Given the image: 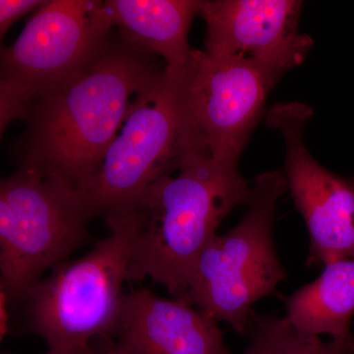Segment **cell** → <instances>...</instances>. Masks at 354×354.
<instances>
[{"mask_svg":"<svg viewBox=\"0 0 354 354\" xmlns=\"http://www.w3.org/2000/svg\"><path fill=\"white\" fill-rule=\"evenodd\" d=\"M156 57L120 32L109 35L82 68L29 109L15 147L19 169L83 192L135 97L165 71Z\"/></svg>","mask_w":354,"mask_h":354,"instance_id":"obj_1","label":"cell"},{"mask_svg":"<svg viewBox=\"0 0 354 354\" xmlns=\"http://www.w3.org/2000/svg\"><path fill=\"white\" fill-rule=\"evenodd\" d=\"M250 196L251 185L239 165L183 151L177 164L147 190L137 207L142 223L129 281L151 279L180 299L199 254L227 214L248 204Z\"/></svg>","mask_w":354,"mask_h":354,"instance_id":"obj_2","label":"cell"},{"mask_svg":"<svg viewBox=\"0 0 354 354\" xmlns=\"http://www.w3.org/2000/svg\"><path fill=\"white\" fill-rule=\"evenodd\" d=\"M109 234L90 252L62 263L20 304L25 330L50 348H75L116 341L123 285L129 281L133 247L141 227L138 208L104 218Z\"/></svg>","mask_w":354,"mask_h":354,"instance_id":"obj_3","label":"cell"},{"mask_svg":"<svg viewBox=\"0 0 354 354\" xmlns=\"http://www.w3.org/2000/svg\"><path fill=\"white\" fill-rule=\"evenodd\" d=\"M286 191L281 172L266 171L254 179L245 216L205 246L179 300L247 335L256 315L254 304L286 278L272 239L277 203Z\"/></svg>","mask_w":354,"mask_h":354,"instance_id":"obj_4","label":"cell"},{"mask_svg":"<svg viewBox=\"0 0 354 354\" xmlns=\"http://www.w3.org/2000/svg\"><path fill=\"white\" fill-rule=\"evenodd\" d=\"M184 68V67H183ZM183 68H169L136 97L92 181L79 195L90 221L136 209L181 155Z\"/></svg>","mask_w":354,"mask_h":354,"instance_id":"obj_5","label":"cell"},{"mask_svg":"<svg viewBox=\"0 0 354 354\" xmlns=\"http://www.w3.org/2000/svg\"><path fill=\"white\" fill-rule=\"evenodd\" d=\"M78 193L19 169L0 183V288L21 304L44 272L87 239Z\"/></svg>","mask_w":354,"mask_h":354,"instance_id":"obj_6","label":"cell"},{"mask_svg":"<svg viewBox=\"0 0 354 354\" xmlns=\"http://www.w3.org/2000/svg\"><path fill=\"white\" fill-rule=\"evenodd\" d=\"M97 0H51L18 39L1 51L0 124L24 120L44 95L82 68L106 43L111 28Z\"/></svg>","mask_w":354,"mask_h":354,"instance_id":"obj_7","label":"cell"},{"mask_svg":"<svg viewBox=\"0 0 354 354\" xmlns=\"http://www.w3.org/2000/svg\"><path fill=\"white\" fill-rule=\"evenodd\" d=\"M279 80L255 65L191 50L183 68L181 150L239 165Z\"/></svg>","mask_w":354,"mask_h":354,"instance_id":"obj_8","label":"cell"},{"mask_svg":"<svg viewBox=\"0 0 354 354\" xmlns=\"http://www.w3.org/2000/svg\"><path fill=\"white\" fill-rule=\"evenodd\" d=\"M312 116L301 102L278 104L268 111L267 123L285 140L288 190L309 232L306 265L316 267L354 259V179L328 171L312 157L304 142Z\"/></svg>","mask_w":354,"mask_h":354,"instance_id":"obj_9","label":"cell"},{"mask_svg":"<svg viewBox=\"0 0 354 354\" xmlns=\"http://www.w3.org/2000/svg\"><path fill=\"white\" fill-rule=\"evenodd\" d=\"M298 0H206V53L283 77L304 64L313 39L298 29Z\"/></svg>","mask_w":354,"mask_h":354,"instance_id":"obj_10","label":"cell"},{"mask_svg":"<svg viewBox=\"0 0 354 354\" xmlns=\"http://www.w3.org/2000/svg\"><path fill=\"white\" fill-rule=\"evenodd\" d=\"M116 341L136 354H230L213 317L146 288L125 295Z\"/></svg>","mask_w":354,"mask_h":354,"instance_id":"obj_11","label":"cell"},{"mask_svg":"<svg viewBox=\"0 0 354 354\" xmlns=\"http://www.w3.org/2000/svg\"><path fill=\"white\" fill-rule=\"evenodd\" d=\"M200 0H109L100 12L109 27L118 28L131 43L162 57L165 66L183 68L191 50L188 32L200 15Z\"/></svg>","mask_w":354,"mask_h":354,"instance_id":"obj_12","label":"cell"},{"mask_svg":"<svg viewBox=\"0 0 354 354\" xmlns=\"http://www.w3.org/2000/svg\"><path fill=\"white\" fill-rule=\"evenodd\" d=\"M286 319L299 332L329 335L335 339H354V259L324 266L315 281L286 297Z\"/></svg>","mask_w":354,"mask_h":354,"instance_id":"obj_13","label":"cell"},{"mask_svg":"<svg viewBox=\"0 0 354 354\" xmlns=\"http://www.w3.org/2000/svg\"><path fill=\"white\" fill-rule=\"evenodd\" d=\"M247 335L250 344L241 354H354V339L322 341L299 332L286 318L256 314Z\"/></svg>","mask_w":354,"mask_h":354,"instance_id":"obj_14","label":"cell"},{"mask_svg":"<svg viewBox=\"0 0 354 354\" xmlns=\"http://www.w3.org/2000/svg\"><path fill=\"white\" fill-rule=\"evenodd\" d=\"M46 1L39 0H0V35L3 38L7 30L15 21Z\"/></svg>","mask_w":354,"mask_h":354,"instance_id":"obj_15","label":"cell"},{"mask_svg":"<svg viewBox=\"0 0 354 354\" xmlns=\"http://www.w3.org/2000/svg\"><path fill=\"white\" fill-rule=\"evenodd\" d=\"M115 344L116 341H104L88 346L50 348L46 354H111Z\"/></svg>","mask_w":354,"mask_h":354,"instance_id":"obj_16","label":"cell"},{"mask_svg":"<svg viewBox=\"0 0 354 354\" xmlns=\"http://www.w3.org/2000/svg\"><path fill=\"white\" fill-rule=\"evenodd\" d=\"M9 304H10V302H9L8 295H7L6 291L0 288V337H1V341L7 335L9 329Z\"/></svg>","mask_w":354,"mask_h":354,"instance_id":"obj_17","label":"cell"},{"mask_svg":"<svg viewBox=\"0 0 354 354\" xmlns=\"http://www.w3.org/2000/svg\"><path fill=\"white\" fill-rule=\"evenodd\" d=\"M111 354H136L131 351L127 346L121 342L116 341L115 346H114L113 353Z\"/></svg>","mask_w":354,"mask_h":354,"instance_id":"obj_18","label":"cell"},{"mask_svg":"<svg viewBox=\"0 0 354 354\" xmlns=\"http://www.w3.org/2000/svg\"><path fill=\"white\" fill-rule=\"evenodd\" d=\"M6 354H11V353H6Z\"/></svg>","mask_w":354,"mask_h":354,"instance_id":"obj_19","label":"cell"}]
</instances>
